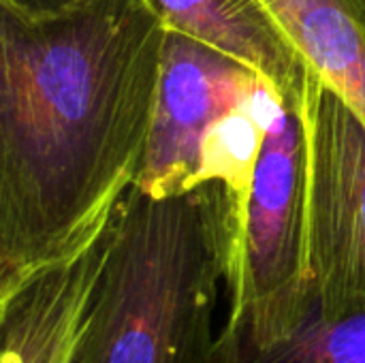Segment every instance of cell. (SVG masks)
I'll return each mask as SVG.
<instances>
[{"mask_svg": "<svg viewBox=\"0 0 365 363\" xmlns=\"http://www.w3.org/2000/svg\"><path fill=\"white\" fill-rule=\"evenodd\" d=\"M225 329L272 344L314 312L304 235V126L297 109L276 101L246 205L240 257L225 285Z\"/></svg>", "mask_w": 365, "mask_h": 363, "instance_id": "obj_3", "label": "cell"}, {"mask_svg": "<svg viewBox=\"0 0 365 363\" xmlns=\"http://www.w3.org/2000/svg\"><path fill=\"white\" fill-rule=\"evenodd\" d=\"M165 41L148 0L0 9V300L86 252L135 186Z\"/></svg>", "mask_w": 365, "mask_h": 363, "instance_id": "obj_1", "label": "cell"}, {"mask_svg": "<svg viewBox=\"0 0 365 363\" xmlns=\"http://www.w3.org/2000/svg\"><path fill=\"white\" fill-rule=\"evenodd\" d=\"M167 30L186 34L252 71L299 109L308 64L259 0H148Z\"/></svg>", "mask_w": 365, "mask_h": 363, "instance_id": "obj_7", "label": "cell"}, {"mask_svg": "<svg viewBox=\"0 0 365 363\" xmlns=\"http://www.w3.org/2000/svg\"><path fill=\"white\" fill-rule=\"evenodd\" d=\"M302 60L365 122V0H259Z\"/></svg>", "mask_w": 365, "mask_h": 363, "instance_id": "obj_8", "label": "cell"}, {"mask_svg": "<svg viewBox=\"0 0 365 363\" xmlns=\"http://www.w3.org/2000/svg\"><path fill=\"white\" fill-rule=\"evenodd\" d=\"M244 216L220 182L167 199L133 186L111 218L75 363H214V312Z\"/></svg>", "mask_w": 365, "mask_h": 363, "instance_id": "obj_2", "label": "cell"}, {"mask_svg": "<svg viewBox=\"0 0 365 363\" xmlns=\"http://www.w3.org/2000/svg\"><path fill=\"white\" fill-rule=\"evenodd\" d=\"M304 126V235L314 312L365 315V122L308 66Z\"/></svg>", "mask_w": 365, "mask_h": 363, "instance_id": "obj_4", "label": "cell"}, {"mask_svg": "<svg viewBox=\"0 0 365 363\" xmlns=\"http://www.w3.org/2000/svg\"><path fill=\"white\" fill-rule=\"evenodd\" d=\"M109 235L111 223L86 252L43 270L0 300V363H75Z\"/></svg>", "mask_w": 365, "mask_h": 363, "instance_id": "obj_6", "label": "cell"}, {"mask_svg": "<svg viewBox=\"0 0 365 363\" xmlns=\"http://www.w3.org/2000/svg\"><path fill=\"white\" fill-rule=\"evenodd\" d=\"M261 83L233 58L167 30L158 103L135 186L156 199L192 193L207 135Z\"/></svg>", "mask_w": 365, "mask_h": 363, "instance_id": "obj_5", "label": "cell"}, {"mask_svg": "<svg viewBox=\"0 0 365 363\" xmlns=\"http://www.w3.org/2000/svg\"><path fill=\"white\" fill-rule=\"evenodd\" d=\"M214 363H365V315L323 319L312 312L272 344H255L220 327Z\"/></svg>", "mask_w": 365, "mask_h": 363, "instance_id": "obj_9", "label": "cell"}, {"mask_svg": "<svg viewBox=\"0 0 365 363\" xmlns=\"http://www.w3.org/2000/svg\"><path fill=\"white\" fill-rule=\"evenodd\" d=\"M90 0H0V9H6L26 19H47L71 13Z\"/></svg>", "mask_w": 365, "mask_h": 363, "instance_id": "obj_10", "label": "cell"}]
</instances>
